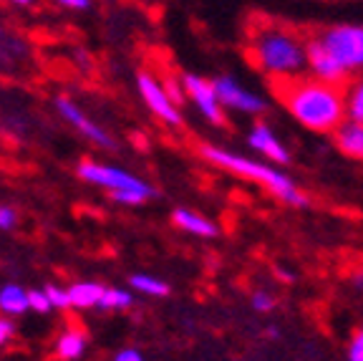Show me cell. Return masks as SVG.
<instances>
[{"label":"cell","mask_w":363,"mask_h":361,"mask_svg":"<svg viewBox=\"0 0 363 361\" xmlns=\"http://www.w3.org/2000/svg\"><path fill=\"white\" fill-rule=\"evenodd\" d=\"M348 361H363V328L353 333L351 344H348Z\"/></svg>","instance_id":"603a6c76"},{"label":"cell","mask_w":363,"mask_h":361,"mask_svg":"<svg viewBox=\"0 0 363 361\" xmlns=\"http://www.w3.org/2000/svg\"><path fill=\"white\" fill-rule=\"evenodd\" d=\"M252 56L257 66L272 79H293L306 71V41L295 31L262 23L252 36Z\"/></svg>","instance_id":"7a4b0ae2"},{"label":"cell","mask_w":363,"mask_h":361,"mask_svg":"<svg viewBox=\"0 0 363 361\" xmlns=\"http://www.w3.org/2000/svg\"><path fill=\"white\" fill-rule=\"evenodd\" d=\"M275 94L306 129L333 131L346 119L343 91L318 79H275Z\"/></svg>","instance_id":"6da1fadb"},{"label":"cell","mask_w":363,"mask_h":361,"mask_svg":"<svg viewBox=\"0 0 363 361\" xmlns=\"http://www.w3.org/2000/svg\"><path fill=\"white\" fill-rule=\"evenodd\" d=\"M267 336H270V339H278V336H280L278 328H270V331H267Z\"/></svg>","instance_id":"4dcf8cb0"},{"label":"cell","mask_w":363,"mask_h":361,"mask_svg":"<svg viewBox=\"0 0 363 361\" xmlns=\"http://www.w3.org/2000/svg\"><path fill=\"white\" fill-rule=\"evenodd\" d=\"M306 66L311 68L313 79L318 81H325V84H333V86H340L343 81L348 79V71L325 51L320 41L313 38L306 43Z\"/></svg>","instance_id":"9c48e42d"},{"label":"cell","mask_w":363,"mask_h":361,"mask_svg":"<svg viewBox=\"0 0 363 361\" xmlns=\"http://www.w3.org/2000/svg\"><path fill=\"white\" fill-rule=\"evenodd\" d=\"M134 303L129 291H121V288H104L101 298H99V308H129Z\"/></svg>","instance_id":"ac0fdd59"},{"label":"cell","mask_w":363,"mask_h":361,"mask_svg":"<svg viewBox=\"0 0 363 361\" xmlns=\"http://www.w3.org/2000/svg\"><path fill=\"white\" fill-rule=\"evenodd\" d=\"M101 293H104L101 283L81 281V283H74V286L68 288V301H71V306H76V308H91V306L99 303Z\"/></svg>","instance_id":"5bb4252c"},{"label":"cell","mask_w":363,"mask_h":361,"mask_svg":"<svg viewBox=\"0 0 363 361\" xmlns=\"http://www.w3.org/2000/svg\"><path fill=\"white\" fill-rule=\"evenodd\" d=\"M0 311L6 316H21L28 311V293L21 286H6L0 291Z\"/></svg>","instance_id":"9a60e30c"},{"label":"cell","mask_w":363,"mask_h":361,"mask_svg":"<svg viewBox=\"0 0 363 361\" xmlns=\"http://www.w3.org/2000/svg\"><path fill=\"white\" fill-rule=\"evenodd\" d=\"M18 222V212L11 205H0V230H11Z\"/></svg>","instance_id":"cb8c5ba5"},{"label":"cell","mask_w":363,"mask_h":361,"mask_svg":"<svg viewBox=\"0 0 363 361\" xmlns=\"http://www.w3.org/2000/svg\"><path fill=\"white\" fill-rule=\"evenodd\" d=\"M56 107H58V112H61V117L66 119L68 124H74L76 129H79L81 134L86 136V139L96 141V144H101V147H108V149L113 147L111 136H108L99 124H94V122H91V119L79 109V104H74L71 99H68V96H58Z\"/></svg>","instance_id":"30bf717a"},{"label":"cell","mask_w":363,"mask_h":361,"mask_svg":"<svg viewBox=\"0 0 363 361\" xmlns=\"http://www.w3.org/2000/svg\"><path fill=\"white\" fill-rule=\"evenodd\" d=\"M13 331H16V323H13L11 318H3V316H0V346H3L8 339H11Z\"/></svg>","instance_id":"484cf974"},{"label":"cell","mask_w":363,"mask_h":361,"mask_svg":"<svg viewBox=\"0 0 363 361\" xmlns=\"http://www.w3.org/2000/svg\"><path fill=\"white\" fill-rule=\"evenodd\" d=\"M45 296H48L51 308H68V306H71V301H68V291H61L58 286L45 288Z\"/></svg>","instance_id":"ffe728a7"},{"label":"cell","mask_w":363,"mask_h":361,"mask_svg":"<svg viewBox=\"0 0 363 361\" xmlns=\"http://www.w3.org/2000/svg\"><path fill=\"white\" fill-rule=\"evenodd\" d=\"M136 86H139V94H142V99L149 107V112L157 114L162 122H167V124H172V126L179 124L182 117H179V112H177V104L167 96L164 86L159 84L152 74L142 71V74L136 76Z\"/></svg>","instance_id":"52a82bcc"},{"label":"cell","mask_w":363,"mask_h":361,"mask_svg":"<svg viewBox=\"0 0 363 361\" xmlns=\"http://www.w3.org/2000/svg\"><path fill=\"white\" fill-rule=\"evenodd\" d=\"M318 41L348 74L363 68V26H330L318 36Z\"/></svg>","instance_id":"277c9868"},{"label":"cell","mask_w":363,"mask_h":361,"mask_svg":"<svg viewBox=\"0 0 363 361\" xmlns=\"http://www.w3.org/2000/svg\"><path fill=\"white\" fill-rule=\"evenodd\" d=\"M13 6H30V3H33V0H11Z\"/></svg>","instance_id":"f546056e"},{"label":"cell","mask_w":363,"mask_h":361,"mask_svg":"<svg viewBox=\"0 0 363 361\" xmlns=\"http://www.w3.org/2000/svg\"><path fill=\"white\" fill-rule=\"evenodd\" d=\"M356 283H358V286L363 288V273H358V276H356Z\"/></svg>","instance_id":"1f68e13d"},{"label":"cell","mask_w":363,"mask_h":361,"mask_svg":"<svg viewBox=\"0 0 363 361\" xmlns=\"http://www.w3.org/2000/svg\"><path fill=\"white\" fill-rule=\"evenodd\" d=\"M202 157L207 159V162L222 167V170H230L240 177L260 182L262 187H267V190H270L278 200H283V203L295 205V208H306L308 205L306 192H301V187L295 185L288 175L272 170L270 164L242 157V154L227 152V149H222V147H202Z\"/></svg>","instance_id":"3957f363"},{"label":"cell","mask_w":363,"mask_h":361,"mask_svg":"<svg viewBox=\"0 0 363 361\" xmlns=\"http://www.w3.org/2000/svg\"><path fill=\"white\" fill-rule=\"evenodd\" d=\"M28 308L38 311V313L51 311V303H48V296H45V291H28Z\"/></svg>","instance_id":"7402d4cb"},{"label":"cell","mask_w":363,"mask_h":361,"mask_svg":"<svg viewBox=\"0 0 363 361\" xmlns=\"http://www.w3.org/2000/svg\"><path fill=\"white\" fill-rule=\"evenodd\" d=\"M58 6L71 8V11H86L91 6V0H56Z\"/></svg>","instance_id":"83f0119b"},{"label":"cell","mask_w":363,"mask_h":361,"mask_svg":"<svg viewBox=\"0 0 363 361\" xmlns=\"http://www.w3.org/2000/svg\"><path fill=\"white\" fill-rule=\"evenodd\" d=\"M174 225L182 227V230L192 232V235H199V237H215L217 235V225L202 215L192 212V210H174Z\"/></svg>","instance_id":"4fadbf2b"},{"label":"cell","mask_w":363,"mask_h":361,"mask_svg":"<svg viewBox=\"0 0 363 361\" xmlns=\"http://www.w3.org/2000/svg\"><path fill=\"white\" fill-rule=\"evenodd\" d=\"M182 84H184V91H187L189 99L197 104V109L202 112V117L207 119V122H212V124H217V126L225 124V109H222L220 99H217L212 81L202 79V76H197V74H184L182 76Z\"/></svg>","instance_id":"ba28073f"},{"label":"cell","mask_w":363,"mask_h":361,"mask_svg":"<svg viewBox=\"0 0 363 361\" xmlns=\"http://www.w3.org/2000/svg\"><path fill=\"white\" fill-rule=\"evenodd\" d=\"M111 198L121 205H139V203H144V200H149L142 192H131V190H116V192H111Z\"/></svg>","instance_id":"44dd1931"},{"label":"cell","mask_w":363,"mask_h":361,"mask_svg":"<svg viewBox=\"0 0 363 361\" xmlns=\"http://www.w3.org/2000/svg\"><path fill=\"white\" fill-rule=\"evenodd\" d=\"M131 286L136 291H142L147 296H167L169 293V286L164 281H159V278H152V276H144V273H136L131 276Z\"/></svg>","instance_id":"d6986e66"},{"label":"cell","mask_w":363,"mask_h":361,"mask_svg":"<svg viewBox=\"0 0 363 361\" xmlns=\"http://www.w3.org/2000/svg\"><path fill=\"white\" fill-rule=\"evenodd\" d=\"M212 86H215V94L220 99L222 109H233V112L240 114H262L267 107L262 96L240 86V81L233 79V76H220V79L212 81Z\"/></svg>","instance_id":"8992f818"},{"label":"cell","mask_w":363,"mask_h":361,"mask_svg":"<svg viewBox=\"0 0 363 361\" xmlns=\"http://www.w3.org/2000/svg\"><path fill=\"white\" fill-rule=\"evenodd\" d=\"M79 175H81V180L91 182V185L106 187L108 192L131 190V192H142V195H147V198H154V195H157V192H154V187H149L144 180L134 177L131 172L116 170V167H108V164L84 162L79 167Z\"/></svg>","instance_id":"5b68a950"},{"label":"cell","mask_w":363,"mask_h":361,"mask_svg":"<svg viewBox=\"0 0 363 361\" xmlns=\"http://www.w3.org/2000/svg\"><path fill=\"white\" fill-rule=\"evenodd\" d=\"M84 351H86V336L81 331H66L58 339V356L61 359L74 361L79 356H84Z\"/></svg>","instance_id":"2e32d148"},{"label":"cell","mask_w":363,"mask_h":361,"mask_svg":"<svg viewBox=\"0 0 363 361\" xmlns=\"http://www.w3.org/2000/svg\"><path fill=\"white\" fill-rule=\"evenodd\" d=\"M343 104H346V119L363 122V79H358L348 89V94H343Z\"/></svg>","instance_id":"e0dca14e"},{"label":"cell","mask_w":363,"mask_h":361,"mask_svg":"<svg viewBox=\"0 0 363 361\" xmlns=\"http://www.w3.org/2000/svg\"><path fill=\"white\" fill-rule=\"evenodd\" d=\"M113 361H144V359L136 349H124V351H119V354H116V359H113Z\"/></svg>","instance_id":"f1b7e54d"},{"label":"cell","mask_w":363,"mask_h":361,"mask_svg":"<svg viewBox=\"0 0 363 361\" xmlns=\"http://www.w3.org/2000/svg\"><path fill=\"white\" fill-rule=\"evenodd\" d=\"M272 306H275V301H272V296L270 293H265V291H255L252 293V308L255 311H270Z\"/></svg>","instance_id":"d4e9b609"},{"label":"cell","mask_w":363,"mask_h":361,"mask_svg":"<svg viewBox=\"0 0 363 361\" xmlns=\"http://www.w3.org/2000/svg\"><path fill=\"white\" fill-rule=\"evenodd\" d=\"M247 144L255 152H260L265 159H270V162L275 164H288L290 162V154L288 149H285V144L278 139V136L272 134V129L267 124H255L252 129H250L247 134Z\"/></svg>","instance_id":"8fae6325"},{"label":"cell","mask_w":363,"mask_h":361,"mask_svg":"<svg viewBox=\"0 0 363 361\" xmlns=\"http://www.w3.org/2000/svg\"><path fill=\"white\" fill-rule=\"evenodd\" d=\"M162 86H164L167 96H169L172 102H174V104H179V102H182V91H179V84H177L174 79H167V81H164V84H162Z\"/></svg>","instance_id":"4316f807"},{"label":"cell","mask_w":363,"mask_h":361,"mask_svg":"<svg viewBox=\"0 0 363 361\" xmlns=\"http://www.w3.org/2000/svg\"><path fill=\"white\" fill-rule=\"evenodd\" d=\"M333 131H335V144H338L340 152L353 159H363V122L343 119Z\"/></svg>","instance_id":"7c38bea8"}]
</instances>
